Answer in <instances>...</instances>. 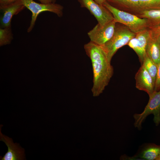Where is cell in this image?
Returning a JSON list of instances; mask_svg holds the SVG:
<instances>
[{"label": "cell", "instance_id": "8fae6325", "mask_svg": "<svg viewBox=\"0 0 160 160\" xmlns=\"http://www.w3.org/2000/svg\"><path fill=\"white\" fill-rule=\"evenodd\" d=\"M25 7L22 1H19L0 7V28L11 26V20L13 16L18 14Z\"/></svg>", "mask_w": 160, "mask_h": 160}, {"label": "cell", "instance_id": "603a6c76", "mask_svg": "<svg viewBox=\"0 0 160 160\" xmlns=\"http://www.w3.org/2000/svg\"><path fill=\"white\" fill-rule=\"evenodd\" d=\"M157 40L160 48V35L157 38Z\"/></svg>", "mask_w": 160, "mask_h": 160}, {"label": "cell", "instance_id": "44dd1931", "mask_svg": "<svg viewBox=\"0 0 160 160\" xmlns=\"http://www.w3.org/2000/svg\"><path fill=\"white\" fill-rule=\"evenodd\" d=\"M41 3L44 4H49L55 3L56 0H39Z\"/></svg>", "mask_w": 160, "mask_h": 160}, {"label": "cell", "instance_id": "7402d4cb", "mask_svg": "<svg viewBox=\"0 0 160 160\" xmlns=\"http://www.w3.org/2000/svg\"><path fill=\"white\" fill-rule=\"evenodd\" d=\"M97 3L101 4L103 5V4L106 1V0H94Z\"/></svg>", "mask_w": 160, "mask_h": 160}, {"label": "cell", "instance_id": "9c48e42d", "mask_svg": "<svg viewBox=\"0 0 160 160\" xmlns=\"http://www.w3.org/2000/svg\"><path fill=\"white\" fill-rule=\"evenodd\" d=\"M151 37L149 30L146 29L136 33L127 44L136 53L142 64L146 54V47Z\"/></svg>", "mask_w": 160, "mask_h": 160}, {"label": "cell", "instance_id": "6da1fadb", "mask_svg": "<svg viewBox=\"0 0 160 160\" xmlns=\"http://www.w3.org/2000/svg\"><path fill=\"white\" fill-rule=\"evenodd\" d=\"M84 48L92 64L93 85L92 91L94 96H97L108 84L113 74V68L102 46L90 41L84 45Z\"/></svg>", "mask_w": 160, "mask_h": 160}, {"label": "cell", "instance_id": "cb8c5ba5", "mask_svg": "<svg viewBox=\"0 0 160 160\" xmlns=\"http://www.w3.org/2000/svg\"><path fill=\"white\" fill-rule=\"evenodd\" d=\"M157 160H160V156L157 159Z\"/></svg>", "mask_w": 160, "mask_h": 160}, {"label": "cell", "instance_id": "ba28073f", "mask_svg": "<svg viewBox=\"0 0 160 160\" xmlns=\"http://www.w3.org/2000/svg\"><path fill=\"white\" fill-rule=\"evenodd\" d=\"M116 23L114 20L103 26L97 24L87 33L90 41L99 45H104L113 36Z\"/></svg>", "mask_w": 160, "mask_h": 160}, {"label": "cell", "instance_id": "4fadbf2b", "mask_svg": "<svg viewBox=\"0 0 160 160\" xmlns=\"http://www.w3.org/2000/svg\"><path fill=\"white\" fill-rule=\"evenodd\" d=\"M160 156V145L148 143L142 146L134 156L145 160H157Z\"/></svg>", "mask_w": 160, "mask_h": 160}, {"label": "cell", "instance_id": "ac0fdd59", "mask_svg": "<svg viewBox=\"0 0 160 160\" xmlns=\"http://www.w3.org/2000/svg\"><path fill=\"white\" fill-rule=\"evenodd\" d=\"M150 33L151 37L156 39L160 35V24L148 28Z\"/></svg>", "mask_w": 160, "mask_h": 160}, {"label": "cell", "instance_id": "2e32d148", "mask_svg": "<svg viewBox=\"0 0 160 160\" xmlns=\"http://www.w3.org/2000/svg\"><path fill=\"white\" fill-rule=\"evenodd\" d=\"M142 65L145 67L151 76L155 85L158 71L157 66L147 54Z\"/></svg>", "mask_w": 160, "mask_h": 160}, {"label": "cell", "instance_id": "7c38bea8", "mask_svg": "<svg viewBox=\"0 0 160 160\" xmlns=\"http://www.w3.org/2000/svg\"><path fill=\"white\" fill-rule=\"evenodd\" d=\"M135 79L136 87L139 90L146 92L149 96L154 91L155 84L152 78L143 65L135 74Z\"/></svg>", "mask_w": 160, "mask_h": 160}, {"label": "cell", "instance_id": "5b68a950", "mask_svg": "<svg viewBox=\"0 0 160 160\" xmlns=\"http://www.w3.org/2000/svg\"><path fill=\"white\" fill-rule=\"evenodd\" d=\"M149 96V101L143 112L133 115L134 126L139 130L141 129L142 124L146 117L151 114L154 116L153 121L156 125L158 126L160 123V90L154 91Z\"/></svg>", "mask_w": 160, "mask_h": 160}, {"label": "cell", "instance_id": "ffe728a7", "mask_svg": "<svg viewBox=\"0 0 160 160\" xmlns=\"http://www.w3.org/2000/svg\"><path fill=\"white\" fill-rule=\"evenodd\" d=\"M22 0H0V7H2L16 1Z\"/></svg>", "mask_w": 160, "mask_h": 160}, {"label": "cell", "instance_id": "277c9868", "mask_svg": "<svg viewBox=\"0 0 160 160\" xmlns=\"http://www.w3.org/2000/svg\"><path fill=\"white\" fill-rule=\"evenodd\" d=\"M136 34L127 26L124 25H119L116 23L114 32L112 38L104 45L101 46L105 51L110 62H111L113 57L117 50L127 45Z\"/></svg>", "mask_w": 160, "mask_h": 160}, {"label": "cell", "instance_id": "52a82bcc", "mask_svg": "<svg viewBox=\"0 0 160 160\" xmlns=\"http://www.w3.org/2000/svg\"><path fill=\"white\" fill-rule=\"evenodd\" d=\"M78 1L81 7L87 8L95 17L100 25L103 26L114 20L113 15L107 8L94 0H78Z\"/></svg>", "mask_w": 160, "mask_h": 160}, {"label": "cell", "instance_id": "9a60e30c", "mask_svg": "<svg viewBox=\"0 0 160 160\" xmlns=\"http://www.w3.org/2000/svg\"><path fill=\"white\" fill-rule=\"evenodd\" d=\"M138 17L148 20L149 28L160 24V9H151L143 12Z\"/></svg>", "mask_w": 160, "mask_h": 160}, {"label": "cell", "instance_id": "7a4b0ae2", "mask_svg": "<svg viewBox=\"0 0 160 160\" xmlns=\"http://www.w3.org/2000/svg\"><path fill=\"white\" fill-rule=\"evenodd\" d=\"M111 13L115 21L128 27L132 31L137 33L148 29V20L134 14L118 9L107 1L103 4Z\"/></svg>", "mask_w": 160, "mask_h": 160}, {"label": "cell", "instance_id": "8992f818", "mask_svg": "<svg viewBox=\"0 0 160 160\" xmlns=\"http://www.w3.org/2000/svg\"><path fill=\"white\" fill-rule=\"evenodd\" d=\"M25 6L32 13L31 18L30 25L27 29L28 33L30 32L33 28L38 15L41 12L48 11L56 14L61 17L63 14V7L55 3L49 4L39 3L33 0H22Z\"/></svg>", "mask_w": 160, "mask_h": 160}, {"label": "cell", "instance_id": "d6986e66", "mask_svg": "<svg viewBox=\"0 0 160 160\" xmlns=\"http://www.w3.org/2000/svg\"><path fill=\"white\" fill-rule=\"evenodd\" d=\"M158 71L154 87V91L160 90V63L158 65Z\"/></svg>", "mask_w": 160, "mask_h": 160}, {"label": "cell", "instance_id": "e0dca14e", "mask_svg": "<svg viewBox=\"0 0 160 160\" xmlns=\"http://www.w3.org/2000/svg\"><path fill=\"white\" fill-rule=\"evenodd\" d=\"M11 26L0 28V46L9 44L13 40Z\"/></svg>", "mask_w": 160, "mask_h": 160}, {"label": "cell", "instance_id": "5bb4252c", "mask_svg": "<svg viewBox=\"0 0 160 160\" xmlns=\"http://www.w3.org/2000/svg\"><path fill=\"white\" fill-rule=\"evenodd\" d=\"M146 53L158 66L160 63V48L157 39L150 37L147 45Z\"/></svg>", "mask_w": 160, "mask_h": 160}, {"label": "cell", "instance_id": "3957f363", "mask_svg": "<svg viewBox=\"0 0 160 160\" xmlns=\"http://www.w3.org/2000/svg\"><path fill=\"white\" fill-rule=\"evenodd\" d=\"M106 0L115 7L137 16L147 10L160 9V0Z\"/></svg>", "mask_w": 160, "mask_h": 160}, {"label": "cell", "instance_id": "30bf717a", "mask_svg": "<svg viewBox=\"0 0 160 160\" xmlns=\"http://www.w3.org/2000/svg\"><path fill=\"white\" fill-rule=\"evenodd\" d=\"M0 130V140L4 142L8 147V151L3 157L1 160H22L25 158L24 149L19 144L14 143L11 138L3 135Z\"/></svg>", "mask_w": 160, "mask_h": 160}]
</instances>
